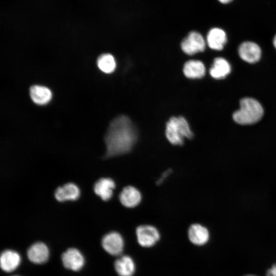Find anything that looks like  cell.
<instances>
[{
  "mask_svg": "<svg viewBox=\"0 0 276 276\" xmlns=\"http://www.w3.org/2000/svg\"><path fill=\"white\" fill-rule=\"evenodd\" d=\"M137 133L131 120L122 115L110 123L104 137L105 157H111L129 152L134 146Z\"/></svg>",
  "mask_w": 276,
  "mask_h": 276,
  "instance_id": "obj_1",
  "label": "cell"
},
{
  "mask_svg": "<svg viewBox=\"0 0 276 276\" xmlns=\"http://www.w3.org/2000/svg\"><path fill=\"white\" fill-rule=\"evenodd\" d=\"M263 113V107L258 101L246 97L240 101V108L234 112L233 118L239 124L251 125L260 121Z\"/></svg>",
  "mask_w": 276,
  "mask_h": 276,
  "instance_id": "obj_2",
  "label": "cell"
},
{
  "mask_svg": "<svg viewBox=\"0 0 276 276\" xmlns=\"http://www.w3.org/2000/svg\"><path fill=\"white\" fill-rule=\"evenodd\" d=\"M166 136L172 145L181 146L185 139H191L193 133L190 126L182 117H171L167 122L165 130Z\"/></svg>",
  "mask_w": 276,
  "mask_h": 276,
  "instance_id": "obj_3",
  "label": "cell"
},
{
  "mask_svg": "<svg viewBox=\"0 0 276 276\" xmlns=\"http://www.w3.org/2000/svg\"><path fill=\"white\" fill-rule=\"evenodd\" d=\"M205 41L198 32L192 31L181 42L182 51L187 55H192L203 52L205 48Z\"/></svg>",
  "mask_w": 276,
  "mask_h": 276,
  "instance_id": "obj_4",
  "label": "cell"
},
{
  "mask_svg": "<svg viewBox=\"0 0 276 276\" xmlns=\"http://www.w3.org/2000/svg\"><path fill=\"white\" fill-rule=\"evenodd\" d=\"M136 235L139 244L143 247H149L154 245L159 239V233L154 226L142 225L136 229Z\"/></svg>",
  "mask_w": 276,
  "mask_h": 276,
  "instance_id": "obj_5",
  "label": "cell"
},
{
  "mask_svg": "<svg viewBox=\"0 0 276 276\" xmlns=\"http://www.w3.org/2000/svg\"><path fill=\"white\" fill-rule=\"evenodd\" d=\"M124 240L118 232H111L102 238V245L104 250L113 256L120 255L124 248Z\"/></svg>",
  "mask_w": 276,
  "mask_h": 276,
  "instance_id": "obj_6",
  "label": "cell"
},
{
  "mask_svg": "<svg viewBox=\"0 0 276 276\" xmlns=\"http://www.w3.org/2000/svg\"><path fill=\"white\" fill-rule=\"evenodd\" d=\"M62 262L64 266L73 271H79L85 263L83 255L77 249L70 248L62 255Z\"/></svg>",
  "mask_w": 276,
  "mask_h": 276,
  "instance_id": "obj_7",
  "label": "cell"
},
{
  "mask_svg": "<svg viewBox=\"0 0 276 276\" xmlns=\"http://www.w3.org/2000/svg\"><path fill=\"white\" fill-rule=\"evenodd\" d=\"M240 57L249 63L258 62L261 58L262 51L260 46L252 41H245L240 44L238 48Z\"/></svg>",
  "mask_w": 276,
  "mask_h": 276,
  "instance_id": "obj_8",
  "label": "cell"
},
{
  "mask_svg": "<svg viewBox=\"0 0 276 276\" xmlns=\"http://www.w3.org/2000/svg\"><path fill=\"white\" fill-rule=\"evenodd\" d=\"M27 257L33 263L38 264L44 263L49 257V248L44 243L36 242L29 248Z\"/></svg>",
  "mask_w": 276,
  "mask_h": 276,
  "instance_id": "obj_9",
  "label": "cell"
},
{
  "mask_svg": "<svg viewBox=\"0 0 276 276\" xmlns=\"http://www.w3.org/2000/svg\"><path fill=\"white\" fill-rule=\"evenodd\" d=\"M141 194L135 187L131 186L125 187L119 195V200L123 205L126 208H134L140 203Z\"/></svg>",
  "mask_w": 276,
  "mask_h": 276,
  "instance_id": "obj_10",
  "label": "cell"
},
{
  "mask_svg": "<svg viewBox=\"0 0 276 276\" xmlns=\"http://www.w3.org/2000/svg\"><path fill=\"white\" fill-rule=\"evenodd\" d=\"M21 257L16 251L7 249L1 254L0 265L2 269L7 272L15 270L19 265Z\"/></svg>",
  "mask_w": 276,
  "mask_h": 276,
  "instance_id": "obj_11",
  "label": "cell"
},
{
  "mask_svg": "<svg viewBox=\"0 0 276 276\" xmlns=\"http://www.w3.org/2000/svg\"><path fill=\"white\" fill-rule=\"evenodd\" d=\"M225 32L219 28H213L209 30L206 36V43L209 47L215 50L220 51L223 49L227 42Z\"/></svg>",
  "mask_w": 276,
  "mask_h": 276,
  "instance_id": "obj_12",
  "label": "cell"
},
{
  "mask_svg": "<svg viewBox=\"0 0 276 276\" xmlns=\"http://www.w3.org/2000/svg\"><path fill=\"white\" fill-rule=\"evenodd\" d=\"M116 187L114 181L110 178H101L94 185L95 193L104 201L109 200Z\"/></svg>",
  "mask_w": 276,
  "mask_h": 276,
  "instance_id": "obj_13",
  "label": "cell"
},
{
  "mask_svg": "<svg viewBox=\"0 0 276 276\" xmlns=\"http://www.w3.org/2000/svg\"><path fill=\"white\" fill-rule=\"evenodd\" d=\"M54 195L58 201L75 200L80 195V190L75 184L70 182L59 187L56 190Z\"/></svg>",
  "mask_w": 276,
  "mask_h": 276,
  "instance_id": "obj_14",
  "label": "cell"
},
{
  "mask_svg": "<svg viewBox=\"0 0 276 276\" xmlns=\"http://www.w3.org/2000/svg\"><path fill=\"white\" fill-rule=\"evenodd\" d=\"M188 236L190 241L194 244L202 245L208 241L209 233L204 226L199 224H193L189 228Z\"/></svg>",
  "mask_w": 276,
  "mask_h": 276,
  "instance_id": "obj_15",
  "label": "cell"
},
{
  "mask_svg": "<svg viewBox=\"0 0 276 276\" xmlns=\"http://www.w3.org/2000/svg\"><path fill=\"white\" fill-rule=\"evenodd\" d=\"M231 71V66L228 61L223 58L217 57L214 60L210 74L214 79H221L226 77Z\"/></svg>",
  "mask_w": 276,
  "mask_h": 276,
  "instance_id": "obj_16",
  "label": "cell"
},
{
  "mask_svg": "<svg viewBox=\"0 0 276 276\" xmlns=\"http://www.w3.org/2000/svg\"><path fill=\"white\" fill-rule=\"evenodd\" d=\"M30 95L32 100L36 104L45 105L52 99L51 90L47 87L35 85L30 88Z\"/></svg>",
  "mask_w": 276,
  "mask_h": 276,
  "instance_id": "obj_17",
  "label": "cell"
},
{
  "mask_svg": "<svg viewBox=\"0 0 276 276\" xmlns=\"http://www.w3.org/2000/svg\"><path fill=\"white\" fill-rule=\"evenodd\" d=\"M183 72L185 76L188 78H201L205 75V67L201 61L191 60L185 63Z\"/></svg>",
  "mask_w": 276,
  "mask_h": 276,
  "instance_id": "obj_18",
  "label": "cell"
},
{
  "mask_svg": "<svg viewBox=\"0 0 276 276\" xmlns=\"http://www.w3.org/2000/svg\"><path fill=\"white\" fill-rule=\"evenodd\" d=\"M114 268L119 276H132L135 270V263L128 256H123L117 259Z\"/></svg>",
  "mask_w": 276,
  "mask_h": 276,
  "instance_id": "obj_19",
  "label": "cell"
},
{
  "mask_svg": "<svg viewBox=\"0 0 276 276\" xmlns=\"http://www.w3.org/2000/svg\"><path fill=\"white\" fill-rule=\"evenodd\" d=\"M97 65L103 73L110 74L116 67V62L114 57L110 54H103L97 59Z\"/></svg>",
  "mask_w": 276,
  "mask_h": 276,
  "instance_id": "obj_20",
  "label": "cell"
},
{
  "mask_svg": "<svg viewBox=\"0 0 276 276\" xmlns=\"http://www.w3.org/2000/svg\"><path fill=\"white\" fill-rule=\"evenodd\" d=\"M172 170L170 169L165 171L161 175L160 177L156 181V184L157 185L162 184L166 178L172 173Z\"/></svg>",
  "mask_w": 276,
  "mask_h": 276,
  "instance_id": "obj_21",
  "label": "cell"
},
{
  "mask_svg": "<svg viewBox=\"0 0 276 276\" xmlns=\"http://www.w3.org/2000/svg\"><path fill=\"white\" fill-rule=\"evenodd\" d=\"M266 276H276V264L273 265L267 270Z\"/></svg>",
  "mask_w": 276,
  "mask_h": 276,
  "instance_id": "obj_22",
  "label": "cell"
},
{
  "mask_svg": "<svg viewBox=\"0 0 276 276\" xmlns=\"http://www.w3.org/2000/svg\"><path fill=\"white\" fill-rule=\"evenodd\" d=\"M218 1L221 4H227L232 2L233 0H218Z\"/></svg>",
  "mask_w": 276,
  "mask_h": 276,
  "instance_id": "obj_23",
  "label": "cell"
},
{
  "mask_svg": "<svg viewBox=\"0 0 276 276\" xmlns=\"http://www.w3.org/2000/svg\"><path fill=\"white\" fill-rule=\"evenodd\" d=\"M273 44L274 47V48L276 49V34L274 36L273 39Z\"/></svg>",
  "mask_w": 276,
  "mask_h": 276,
  "instance_id": "obj_24",
  "label": "cell"
},
{
  "mask_svg": "<svg viewBox=\"0 0 276 276\" xmlns=\"http://www.w3.org/2000/svg\"><path fill=\"white\" fill-rule=\"evenodd\" d=\"M245 276H255V275H245Z\"/></svg>",
  "mask_w": 276,
  "mask_h": 276,
  "instance_id": "obj_25",
  "label": "cell"
},
{
  "mask_svg": "<svg viewBox=\"0 0 276 276\" xmlns=\"http://www.w3.org/2000/svg\"><path fill=\"white\" fill-rule=\"evenodd\" d=\"M15 276H17V275H15Z\"/></svg>",
  "mask_w": 276,
  "mask_h": 276,
  "instance_id": "obj_26",
  "label": "cell"
}]
</instances>
